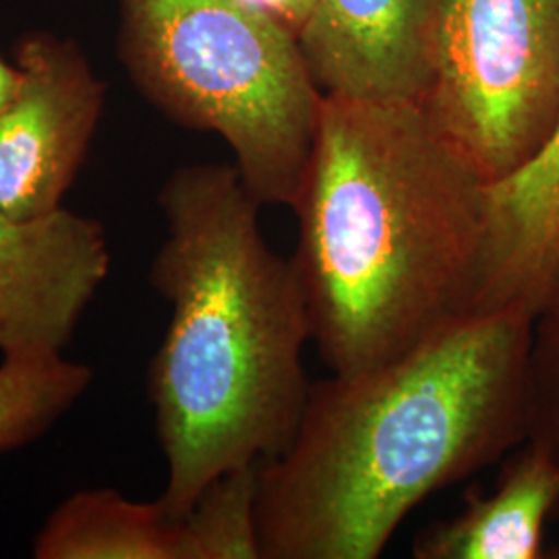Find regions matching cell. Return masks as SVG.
Instances as JSON below:
<instances>
[{
  "mask_svg": "<svg viewBox=\"0 0 559 559\" xmlns=\"http://www.w3.org/2000/svg\"><path fill=\"white\" fill-rule=\"evenodd\" d=\"M537 321L466 316L411 353L311 383L288 448L260 462L261 559H376L431 493L526 440Z\"/></svg>",
  "mask_w": 559,
  "mask_h": 559,
  "instance_id": "1",
  "label": "cell"
},
{
  "mask_svg": "<svg viewBox=\"0 0 559 559\" xmlns=\"http://www.w3.org/2000/svg\"><path fill=\"white\" fill-rule=\"evenodd\" d=\"M485 200L420 104L323 94L290 260L332 373L399 359L473 316Z\"/></svg>",
  "mask_w": 559,
  "mask_h": 559,
  "instance_id": "2",
  "label": "cell"
},
{
  "mask_svg": "<svg viewBox=\"0 0 559 559\" xmlns=\"http://www.w3.org/2000/svg\"><path fill=\"white\" fill-rule=\"evenodd\" d=\"M158 205L166 239L150 282L170 321L147 394L166 460L160 503L180 520L212 480L295 438L311 321L293 260L263 239L261 205L235 164L180 166Z\"/></svg>",
  "mask_w": 559,
  "mask_h": 559,
  "instance_id": "3",
  "label": "cell"
},
{
  "mask_svg": "<svg viewBox=\"0 0 559 559\" xmlns=\"http://www.w3.org/2000/svg\"><path fill=\"white\" fill-rule=\"evenodd\" d=\"M119 59L166 119L216 133L260 205L295 210L321 94L299 38L253 0H119Z\"/></svg>",
  "mask_w": 559,
  "mask_h": 559,
  "instance_id": "4",
  "label": "cell"
},
{
  "mask_svg": "<svg viewBox=\"0 0 559 559\" xmlns=\"http://www.w3.org/2000/svg\"><path fill=\"white\" fill-rule=\"evenodd\" d=\"M480 179L531 160L559 115V0H443L420 104Z\"/></svg>",
  "mask_w": 559,
  "mask_h": 559,
  "instance_id": "5",
  "label": "cell"
},
{
  "mask_svg": "<svg viewBox=\"0 0 559 559\" xmlns=\"http://www.w3.org/2000/svg\"><path fill=\"white\" fill-rule=\"evenodd\" d=\"M17 81L0 108V212L38 218L64 207L106 104V83L73 38L27 32Z\"/></svg>",
  "mask_w": 559,
  "mask_h": 559,
  "instance_id": "6",
  "label": "cell"
},
{
  "mask_svg": "<svg viewBox=\"0 0 559 559\" xmlns=\"http://www.w3.org/2000/svg\"><path fill=\"white\" fill-rule=\"evenodd\" d=\"M100 222L67 207L38 218L0 212V355L52 359L108 278Z\"/></svg>",
  "mask_w": 559,
  "mask_h": 559,
  "instance_id": "7",
  "label": "cell"
},
{
  "mask_svg": "<svg viewBox=\"0 0 559 559\" xmlns=\"http://www.w3.org/2000/svg\"><path fill=\"white\" fill-rule=\"evenodd\" d=\"M443 0H316L299 44L321 94L423 104Z\"/></svg>",
  "mask_w": 559,
  "mask_h": 559,
  "instance_id": "8",
  "label": "cell"
},
{
  "mask_svg": "<svg viewBox=\"0 0 559 559\" xmlns=\"http://www.w3.org/2000/svg\"><path fill=\"white\" fill-rule=\"evenodd\" d=\"M559 293V115L539 152L487 185L473 316L520 311L533 320Z\"/></svg>",
  "mask_w": 559,
  "mask_h": 559,
  "instance_id": "9",
  "label": "cell"
},
{
  "mask_svg": "<svg viewBox=\"0 0 559 559\" xmlns=\"http://www.w3.org/2000/svg\"><path fill=\"white\" fill-rule=\"evenodd\" d=\"M559 506V468L539 445L508 462L491 496H473L454 519L431 524L413 545L417 559H539L545 524Z\"/></svg>",
  "mask_w": 559,
  "mask_h": 559,
  "instance_id": "10",
  "label": "cell"
},
{
  "mask_svg": "<svg viewBox=\"0 0 559 559\" xmlns=\"http://www.w3.org/2000/svg\"><path fill=\"white\" fill-rule=\"evenodd\" d=\"M32 554L36 559H182L180 520L160 500L83 489L46 519Z\"/></svg>",
  "mask_w": 559,
  "mask_h": 559,
  "instance_id": "11",
  "label": "cell"
},
{
  "mask_svg": "<svg viewBox=\"0 0 559 559\" xmlns=\"http://www.w3.org/2000/svg\"><path fill=\"white\" fill-rule=\"evenodd\" d=\"M90 365L52 359L0 362V454L21 450L46 436L87 392Z\"/></svg>",
  "mask_w": 559,
  "mask_h": 559,
  "instance_id": "12",
  "label": "cell"
},
{
  "mask_svg": "<svg viewBox=\"0 0 559 559\" xmlns=\"http://www.w3.org/2000/svg\"><path fill=\"white\" fill-rule=\"evenodd\" d=\"M260 462L228 471L201 491L180 519L182 559H261Z\"/></svg>",
  "mask_w": 559,
  "mask_h": 559,
  "instance_id": "13",
  "label": "cell"
},
{
  "mask_svg": "<svg viewBox=\"0 0 559 559\" xmlns=\"http://www.w3.org/2000/svg\"><path fill=\"white\" fill-rule=\"evenodd\" d=\"M559 468V320L539 318L528 367L526 440Z\"/></svg>",
  "mask_w": 559,
  "mask_h": 559,
  "instance_id": "14",
  "label": "cell"
},
{
  "mask_svg": "<svg viewBox=\"0 0 559 559\" xmlns=\"http://www.w3.org/2000/svg\"><path fill=\"white\" fill-rule=\"evenodd\" d=\"M253 2H258L274 17H278L297 38L316 4V0H253Z\"/></svg>",
  "mask_w": 559,
  "mask_h": 559,
  "instance_id": "15",
  "label": "cell"
},
{
  "mask_svg": "<svg viewBox=\"0 0 559 559\" xmlns=\"http://www.w3.org/2000/svg\"><path fill=\"white\" fill-rule=\"evenodd\" d=\"M17 81V67L15 62H9L0 55V108L4 106V102L9 100L13 87Z\"/></svg>",
  "mask_w": 559,
  "mask_h": 559,
  "instance_id": "16",
  "label": "cell"
},
{
  "mask_svg": "<svg viewBox=\"0 0 559 559\" xmlns=\"http://www.w3.org/2000/svg\"><path fill=\"white\" fill-rule=\"evenodd\" d=\"M545 316H547V318H556V320H559V293L558 297H556L554 302H551V307H549L540 318H545Z\"/></svg>",
  "mask_w": 559,
  "mask_h": 559,
  "instance_id": "17",
  "label": "cell"
}]
</instances>
